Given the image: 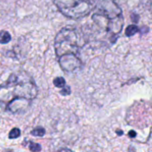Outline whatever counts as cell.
I'll use <instances>...</instances> for the list:
<instances>
[{
	"label": "cell",
	"mask_w": 152,
	"mask_h": 152,
	"mask_svg": "<svg viewBox=\"0 0 152 152\" xmlns=\"http://www.w3.org/2000/svg\"><path fill=\"white\" fill-rule=\"evenodd\" d=\"M93 11L88 24L90 38L108 46L114 45L125 24L122 9L114 0H102Z\"/></svg>",
	"instance_id": "obj_1"
},
{
	"label": "cell",
	"mask_w": 152,
	"mask_h": 152,
	"mask_svg": "<svg viewBox=\"0 0 152 152\" xmlns=\"http://www.w3.org/2000/svg\"><path fill=\"white\" fill-rule=\"evenodd\" d=\"M38 93L33 78L23 71L12 73L0 85V109L12 114L26 112Z\"/></svg>",
	"instance_id": "obj_2"
},
{
	"label": "cell",
	"mask_w": 152,
	"mask_h": 152,
	"mask_svg": "<svg viewBox=\"0 0 152 152\" xmlns=\"http://www.w3.org/2000/svg\"><path fill=\"white\" fill-rule=\"evenodd\" d=\"M87 39L81 29L75 27H64L54 39L55 54L61 69L70 73L82 66L81 49Z\"/></svg>",
	"instance_id": "obj_3"
},
{
	"label": "cell",
	"mask_w": 152,
	"mask_h": 152,
	"mask_svg": "<svg viewBox=\"0 0 152 152\" xmlns=\"http://www.w3.org/2000/svg\"><path fill=\"white\" fill-rule=\"evenodd\" d=\"M57 9L67 18L78 20L88 15L98 0H52Z\"/></svg>",
	"instance_id": "obj_4"
},
{
	"label": "cell",
	"mask_w": 152,
	"mask_h": 152,
	"mask_svg": "<svg viewBox=\"0 0 152 152\" xmlns=\"http://www.w3.org/2000/svg\"><path fill=\"white\" fill-rule=\"evenodd\" d=\"M12 37L6 30H0V44H7L11 41Z\"/></svg>",
	"instance_id": "obj_5"
},
{
	"label": "cell",
	"mask_w": 152,
	"mask_h": 152,
	"mask_svg": "<svg viewBox=\"0 0 152 152\" xmlns=\"http://www.w3.org/2000/svg\"><path fill=\"white\" fill-rule=\"evenodd\" d=\"M139 31V28L136 26V25H130V26H128L126 28V35L127 36V37H131V36H134V35H135L137 32Z\"/></svg>",
	"instance_id": "obj_6"
},
{
	"label": "cell",
	"mask_w": 152,
	"mask_h": 152,
	"mask_svg": "<svg viewBox=\"0 0 152 152\" xmlns=\"http://www.w3.org/2000/svg\"><path fill=\"white\" fill-rule=\"evenodd\" d=\"M30 134H31V135L36 136V137H43L45 134V130L42 126H38V127H36L35 129H33L30 132Z\"/></svg>",
	"instance_id": "obj_7"
},
{
	"label": "cell",
	"mask_w": 152,
	"mask_h": 152,
	"mask_svg": "<svg viewBox=\"0 0 152 152\" xmlns=\"http://www.w3.org/2000/svg\"><path fill=\"white\" fill-rule=\"evenodd\" d=\"M53 85L57 87V88H63L66 86V82L65 79L61 77H58L56 78H54L53 80Z\"/></svg>",
	"instance_id": "obj_8"
},
{
	"label": "cell",
	"mask_w": 152,
	"mask_h": 152,
	"mask_svg": "<svg viewBox=\"0 0 152 152\" xmlns=\"http://www.w3.org/2000/svg\"><path fill=\"white\" fill-rule=\"evenodd\" d=\"M20 136V131L19 128H13L9 133V138L10 139H16Z\"/></svg>",
	"instance_id": "obj_9"
},
{
	"label": "cell",
	"mask_w": 152,
	"mask_h": 152,
	"mask_svg": "<svg viewBox=\"0 0 152 152\" xmlns=\"http://www.w3.org/2000/svg\"><path fill=\"white\" fill-rule=\"evenodd\" d=\"M28 149L32 152H39L42 150L41 145L38 143H35V142H30L28 145Z\"/></svg>",
	"instance_id": "obj_10"
},
{
	"label": "cell",
	"mask_w": 152,
	"mask_h": 152,
	"mask_svg": "<svg viewBox=\"0 0 152 152\" xmlns=\"http://www.w3.org/2000/svg\"><path fill=\"white\" fill-rule=\"evenodd\" d=\"M60 93L61 95H69V94H70L71 91H70L69 86H64V88H62Z\"/></svg>",
	"instance_id": "obj_11"
},
{
	"label": "cell",
	"mask_w": 152,
	"mask_h": 152,
	"mask_svg": "<svg viewBox=\"0 0 152 152\" xmlns=\"http://www.w3.org/2000/svg\"><path fill=\"white\" fill-rule=\"evenodd\" d=\"M128 135H129L131 138H134V137L136 136V133H135L134 131H131V132L128 133Z\"/></svg>",
	"instance_id": "obj_12"
},
{
	"label": "cell",
	"mask_w": 152,
	"mask_h": 152,
	"mask_svg": "<svg viewBox=\"0 0 152 152\" xmlns=\"http://www.w3.org/2000/svg\"><path fill=\"white\" fill-rule=\"evenodd\" d=\"M56 152H73V151H70L69 149H66V148H64V149H61V150L57 151Z\"/></svg>",
	"instance_id": "obj_13"
},
{
	"label": "cell",
	"mask_w": 152,
	"mask_h": 152,
	"mask_svg": "<svg viewBox=\"0 0 152 152\" xmlns=\"http://www.w3.org/2000/svg\"><path fill=\"white\" fill-rule=\"evenodd\" d=\"M117 133L118 134V135H121V134H123V132H121V130H118V131H117Z\"/></svg>",
	"instance_id": "obj_14"
}]
</instances>
